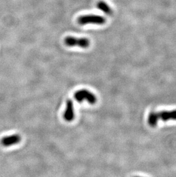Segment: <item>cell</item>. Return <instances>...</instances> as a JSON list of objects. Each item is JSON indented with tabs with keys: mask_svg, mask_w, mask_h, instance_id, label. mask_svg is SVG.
Wrapping results in <instances>:
<instances>
[{
	"mask_svg": "<svg viewBox=\"0 0 176 177\" xmlns=\"http://www.w3.org/2000/svg\"><path fill=\"white\" fill-rule=\"evenodd\" d=\"M158 120V119L157 118V113L152 112L149 115V119H148V122H149V123L150 126H156Z\"/></svg>",
	"mask_w": 176,
	"mask_h": 177,
	"instance_id": "cell-8",
	"label": "cell"
},
{
	"mask_svg": "<svg viewBox=\"0 0 176 177\" xmlns=\"http://www.w3.org/2000/svg\"><path fill=\"white\" fill-rule=\"evenodd\" d=\"M21 138L18 134H13L5 136L1 139V143L4 147H9L18 143Z\"/></svg>",
	"mask_w": 176,
	"mask_h": 177,
	"instance_id": "cell-4",
	"label": "cell"
},
{
	"mask_svg": "<svg viewBox=\"0 0 176 177\" xmlns=\"http://www.w3.org/2000/svg\"><path fill=\"white\" fill-rule=\"evenodd\" d=\"M97 7L107 15H112L113 10L109 5L104 1H100L97 3Z\"/></svg>",
	"mask_w": 176,
	"mask_h": 177,
	"instance_id": "cell-7",
	"label": "cell"
},
{
	"mask_svg": "<svg viewBox=\"0 0 176 177\" xmlns=\"http://www.w3.org/2000/svg\"><path fill=\"white\" fill-rule=\"evenodd\" d=\"M106 22V19L104 17L96 14H87L80 16L78 18V23L81 25L87 24H94L101 25Z\"/></svg>",
	"mask_w": 176,
	"mask_h": 177,
	"instance_id": "cell-1",
	"label": "cell"
},
{
	"mask_svg": "<svg viewBox=\"0 0 176 177\" xmlns=\"http://www.w3.org/2000/svg\"><path fill=\"white\" fill-rule=\"evenodd\" d=\"M158 119H161L164 121L168 120H176V110L172 111H163L157 114Z\"/></svg>",
	"mask_w": 176,
	"mask_h": 177,
	"instance_id": "cell-6",
	"label": "cell"
},
{
	"mask_svg": "<svg viewBox=\"0 0 176 177\" xmlns=\"http://www.w3.org/2000/svg\"><path fill=\"white\" fill-rule=\"evenodd\" d=\"M74 98L78 102L87 100L91 104H94L97 101L95 96L87 89H81L76 92L74 94Z\"/></svg>",
	"mask_w": 176,
	"mask_h": 177,
	"instance_id": "cell-3",
	"label": "cell"
},
{
	"mask_svg": "<svg viewBox=\"0 0 176 177\" xmlns=\"http://www.w3.org/2000/svg\"><path fill=\"white\" fill-rule=\"evenodd\" d=\"M64 43L68 46H79L82 48H87L90 45V41L85 37H75L72 36L66 37L64 40Z\"/></svg>",
	"mask_w": 176,
	"mask_h": 177,
	"instance_id": "cell-2",
	"label": "cell"
},
{
	"mask_svg": "<svg viewBox=\"0 0 176 177\" xmlns=\"http://www.w3.org/2000/svg\"><path fill=\"white\" fill-rule=\"evenodd\" d=\"M64 118L67 122H70L74 118V110L73 101L68 99L66 102V107L64 114Z\"/></svg>",
	"mask_w": 176,
	"mask_h": 177,
	"instance_id": "cell-5",
	"label": "cell"
}]
</instances>
